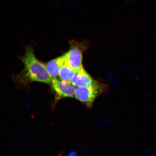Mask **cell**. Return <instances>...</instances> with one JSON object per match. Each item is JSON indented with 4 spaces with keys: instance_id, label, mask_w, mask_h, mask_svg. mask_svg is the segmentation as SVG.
I'll return each mask as SVG.
<instances>
[{
    "instance_id": "obj_4",
    "label": "cell",
    "mask_w": 156,
    "mask_h": 156,
    "mask_svg": "<svg viewBox=\"0 0 156 156\" xmlns=\"http://www.w3.org/2000/svg\"><path fill=\"white\" fill-rule=\"evenodd\" d=\"M81 48L77 45L73 46L65 54L66 63L75 73L84 69L82 64V50Z\"/></svg>"
},
{
    "instance_id": "obj_1",
    "label": "cell",
    "mask_w": 156,
    "mask_h": 156,
    "mask_svg": "<svg viewBox=\"0 0 156 156\" xmlns=\"http://www.w3.org/2000/svg\"><path fill=\"white\" fill-rule=\"evenodd\" d=\"M20 60L24 63V68L17 75L18 79L25 82L38 81L50 83L51 78L46 69L45 65L35 57L32 48L26 47L23 56Z\"/></svg>"
},
{
    "instance_id": "obj_2",
    "label": "cell",
    "mask_w": 156,
    "mask_h": 156,
    "mask_svg": "<svg viewBox=\"0 0 156 156\" xmlns=\"http://www.w3.org/2000/svg\"><path fill=\"white\" fill-rule=\"evenodd\" d=\"M106 90L105 86L97 82L90 86L77 87L75 89V97L90 107L96 98Z\"/></svg>"
},
{
    "instance_id": "obj_6",
    "label": "cell",
    "mask_w": 156,
    "mask_h": 156,
    "mask_svg": "<svg viewBox=\"0 0 156 156\" xmlns=\"http://www.w3.org/2000/svg\"><path fill=\"white\" fill-rule=\"evenodd\" d=\"M65 61L64 55L52 60L46 64V69L51 78H56L59 75L60 69Z\"/></svg>"
},
{
    "instance_id": "obj_7",
    "label": "cell",
    "mask_w": 156,
    "mask_h": 156,
    "mask_svg": "<svg viewBox=\"0 0 156 156\" xmlns=\"http://www.w3.org/2000/svg\"><path fill=\"white\" fill-rule=\"evenodd\" d=\"M75 74V71L65 61L60 69L59 76L61 80L71 83V79Z\"/></svg>"
},
{
    "instance_id": "obj_5",
    "label": "cell",
    "mask_w": 156,
    "mask_h": 156,
    "mask_svg": "<svg viewBox=\"0 0 156 156\" xmlns=\"http://www.w3.org/2000/svg\"><path fill=\"white\" fill-rule=\"evenodd\" d=\"M97 82L94 80L84 69L75 73L71 80V83L77 87L90 86Z\"/></svg>"
},
{
    "instance_id": "obj_9",
    "label": "cell",
    "mask_w": 156,
    "mask_h": 156,
    "mask_svg": "<svg viewBox=\"0 0 156 156\" xmlns=\"http://www.w3.org/2000/svg\"><path fill=\"white\" fill-rule=\"evenodd\" d=\"M62 153L63 152H62L58 155L57 156H62Z\"/></svg>"
},
{
    "instance_id": "obj_8",
    "label": "cell",
    "mask_w": 156,
    "mask_h": 156,
    "mask_svg": "<svg viewBox=\"0 0 156 156\" xmlns=\"http://www.w3.org/2000/svg\"><path fill=\"white\" fill-rule=\"evenodd\" d=\"M66 156H78L76 152L73 151H70Z\"/></svg>"
},
{
    "instance_id": "obj_3",
    "label": "cell",
    "mask_w": 156,
    "mask_h": 156,
    "mask_svg": "<svg viewBox=\"0 0 156 156\" xmlns=\"http://www.w3.org/2000/svg\"><path fill=\"white\" fill-rule=\"evenodd\" d=\"M50 83L52 89L59 99L75 96L76 88L71 83L53 78H51Z\"/></svg>"
}]
</instances>
